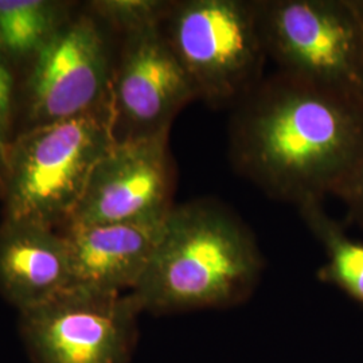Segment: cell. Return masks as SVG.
<instances>
[{"instance_id":"7a4b0ae2","label":"cell","mask_w":363,"mask_h":363,"mask_svg":"<svg viewBox=\"0 0 363 363\" xmlns=\"http://www.w3.org/2000/svg\"><path fill=\"white\" fill-rule=\"evenodd\" d=\"M262 267L256 240L235 213L216 199H194L169 210L130 295L142 312L230 307L252 294Z\"/></svg>"},{"instance_id":"7c38bea8","label":"cell","mask_w":363,"mask_h":363,"mask_svg":"<svg viewBox=\"0 0 363 363\" xmlns=\"http://www.w3.org/2000/svg\"><path fill=\"white\" fill-rule=\"evenodd\" d=\"M67 21L62 1L0 0V57L33 62Z\"/></svg>"},{"instance_id":"52a82bcc","label":"cell","mask_w":363,"mask_h":363,"mask_svg":"<svg viewBox=\"0 0 363 363\" xmlns=\"http://www.w3.org/2000/svg\"><path fill=\"white\" fill-rule=\"evenodd\" d=\"M111 33L91 13L69 18L34 58L26 88L31 127L111 108L117 57Z\"/></svg>"},{"instance_id":"9a60e30c","label":"cell","mask_w":363,"mask_h":363,"mask_svg":"<svg viewBox=\"0 0 363 363\" xmlns=\"http://www.w3.org/2000/svg\"><path fill=\"white\" fill-rule=\"evenodd\" d=\"M335 196L346 205L349 218L363 226V159L349 179L339 187Z\"/></svg>"},{"instance_id":"4fadbf2b","label":"cell","mask_w":363,"mask_h":363,"mask_svg":"<svg viewBox=\"0 0 363 363\" xmlns=\"http://www.w3.org/2000/svg\"><path fill=\"white\" fill-rule=\"evenodd\" d=\"M300 216L325 247L327 261L319 279L342 289L363 304V244L351 240L337 220L328 216L323 202H308L298 208Z\"/></svg>"},{"instance_id":"3957f363","label":"cell","mask_w":363,"mask_h":363,"mask_svg":"<svg viewBox=\"0 0 363 363\" xmlns=\"http://www.w3.org/2000/svg\"><path fill=\"white\" fill-rule=\"evenodd\" d=\"M116 142L112 109L31 127L9 144L6 218L67 222L91 171Z\"/></svg>"},{"instance_id":"ac0fdd59","label":"cell","mask_w":363,"mask_h":363,"mask_svg":"<svg viewBox=\"0 0 363 363\" xmlns=\"http://www.w3.org/2000/svg\"><path fill=\"white\" fill-rule=\"evenodd\" d=\"M357 3H358V7H359V10H361V13H362L363 16V0H357Z\"/></svg>"},{"instance_id":"6da1fadb","label":"cell","mask_w":363,"mask_h":363,"mask_svg":"<svg viewBox=\"0 0 363 363\" xmlns=\"http://www.w3.org/2000/svg\"><path fill=\"white\" fill-rule=\"evenodd\" d=\"M229 157L268 196L337 194L363 159V103L276 70L232 108Z\"/></svg>"},{"instance_id":"277c9868","label":"cell","mask_w":363,"mask_h":363,"mask_svg":"<svg viewBox=\"0 0 363 363\" xmlns=\"http://www.w3.org/2000/svg\"><path fill=\"white\" fill-rule=\"evenodd\" d=\"M160 27L205 104L232 109L265 76L257 0L169 1Z\"/></svg>"},{"instance_id":"30bf717a","label":"cell","mask_w":363,"mask_h":363,"mask_svg":"<svg viewBox=\"0 0 363 363\" xmlns=\"http://www.w3.org/2000/svg\"><path fill=\"white\" fill-rule=\"evenodd\" d=\"M167 216L139 222L67 226L64 235L72 286L111 294L132 292L152 259Z\"/></svg>"},{"instance_id":"5b68a950","label":"cell","mask_w":363,"mask_h":363,"mask_svg":"<svg viewBox=\"0 0 363 363\" xmlns=\"http://www.w3.org/2000/svg\"><path fill=\"white\" fill-rule=\"evenodd\" d=\"M277 70L363 103V16L357 0H257Z\"/></svg>"},{"instance_id":"5bb4252c","label":"cell","mask_w":363,"mask_h":363,"mask_svg":"<svg viewBox=\"0 0 363 363\" xmlns=\"http://www.w3.org/2000/svg\"><path fill=\"white\" fill-rule=\"evenodd\" d=\"M166 0H96L89 9L118 35L159 23L169 7Z\"/></svg>"},{"instance_id":"9c48e42d","label":"cell","mask_w":363,"mask_h":363,"mask_svg":"<svg viewBox=\"0 0 363 363\" xmlns=\"http://www.w3.org/2000/svg\"><path fill=\"white\" fill-rule=\"evenodd\" d=\"M160 22L120 35L111 91L116 140L169 130L182 109L198 100Z\"/></svg>"},{"instance_id":"8992f818","label":"cell","mask_w":363,"mask_h":363,"mask_svg":"<svg viewBox=\"0 0 363 363\" xmlns=\"http://www.w3.org/2000/svg\"><path fill=\"white\" fill-rule=\"evenodd\" d=\"M140 312L130 292L70 286L21 312V334L35 363H128Z\"/></svg>"},{"instance_id":"ba28073f","label":"cell","mask_w":363,"mask_h":363,"mask_svg":"<svg viewBox=\"0 0 363 363\" xmlns=\"http://www.w3.org/2000/svg\"><path fill=\"white\" fill-rule=\"evenodd\" d=\"M169 130L116 140L91 171L67 226L163 218L174 208Z\"/></svg>"},{"instance_id":"8fae6325","label":"cell","mask_w":363,"mask_h":363,"mask_svg":"<svg viewBox=\"0 0 363 363\" xmlns=\"http://www.w3.org/2000/svg\"><path fill=\"white\" fill-rule=\"evenodd\" d=\"M72 286L64 234L31 220L4 218L0 225V294L26 311Z\"/></svg>"},{"instance_id":"2e32d148","label":"cell","mask_w":363,"mask_h":363,"mask_svg":"<svg viewBox=\"0 0 363 363\" xmlns=\"http://www.w3.org/2000/svg\"><path fill=\"white\" fill-rule=\"evenodd\" d=\"M13 113V77L10 70L0 73V139L10 143L9 132Z\"/></svg>"},{"instance_id":"e0dca14e","label":"cell","mask_w":363,"mask_h":363,"mask_svg":"<svg viewBox=\"0 0 363 363\" xmlns=\"http://www.w3.org/2000/svg\"><path fill=\"white\" fill-rule=\"evenodd\" d=\"M9 144L0 139V190L3 189V184L6 181L7 174V152H9Z\"/></svg>"}]
</instances>
